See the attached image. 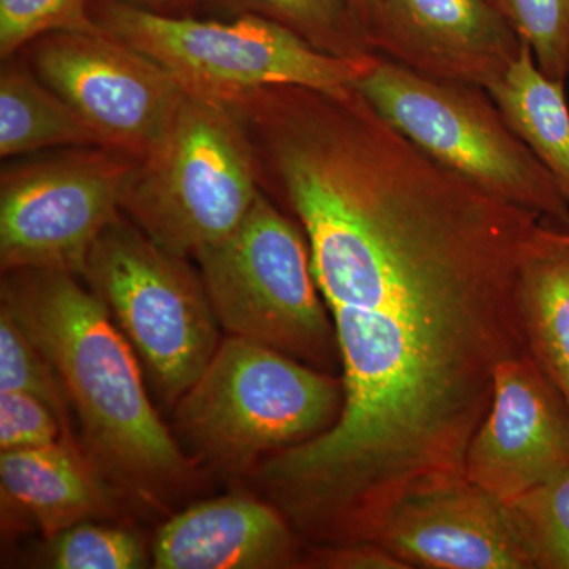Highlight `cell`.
<instances>
[{
	"label": "cell",
	"instance_id": "6da1fadb",
	"mask_svg": "<svg viewBox=\"0 0 569 569\" xmlns=\"http://www.w3.org/2000/svg\"><path fill=\"white\" fill-rule=\"evenodd\" d=\"M70 272H3L2 306L61 377L81 443L126 496L162 507L198 478V463L164 426L140 359L110 310Z\"/></svg>",
	"mask_w": 569,
	"mask_h": 569
},
{
	"label": "cell",
	"instance_id": "7a4b0ae2",
	"mask_svg": "<svg viewBox=\"0 0 569 569\" xmlns=\"http://www.w3.org/2000/svg\"><path fill=\"white\" fill-rule=\"evenodd\" d=\"M343 395L342 377L228 336L173 407L174 437L194 462L249 477L269 456L335 425Z\"/></svg>",
	"mask_w": 569,
	"mask_h": 569
},
{
	"label": "cell",
	"instance_id": "3957f363",
	"mask_svg": "<svg viewBox=\"0 0 569 569\" xmlns=\"http://www.w3.org/2000/svg\"><path fill=\"white\" fill-rule=\"evenodd\" d=\"M260 193L252 148L233 111L186 89L162 138L137 160L121 209L157 246L194 258L234 233Z\"/></svg>",
	"mask_w": 569,
	"mask_h": 569
},
{
	"label": "cell",
	"instance_id": "277c9868",
	"mask_svg": "<svg viewBox=\"0 0 569 569\" xmlns=\"http://www.w3.org/2000/svg\"><path fill=\"white\" fill-rule=\"evenodd\" d=\"M89 13L100 31L144 52L187 91L217 100L268 86L342 92L378 61V54H326L254 14L162 17L119 0H89Z\"/></svg>",
	"mask_w": 569,
	"mask_h": 569
},
{
	"label": "cell",
	"instance_id": "5b68a950",
	"mask_svg": "<svg viewBox=\"0 0 569 569\" xmlns=\"http://www.w3.org/2000/svg\"><path fill=\"white\" fill-rule=\"evenodd\" d=\"M373 110L441 167L498 200L569 230L552 174L505 121L486 89L438 80L378 56L356 82Z\"/></svg>",
	"mask_w": 569,
	"mask_h": 569
},
{
	"label": "cell",
	"instance_id": "8992f818",
	"mask_svg": "<svg viewBox=\"0 0 569 569\" xmlns=\"http://www.w3.org/2000/svg\"><path fill=\"white\" fill-rule=\"evenodd\" d=\"M194 260L228 336L274 348L323 372L340 365L307 236L263 190L241 227Z\"/></svg>",
	"mask_w": 569,
	"mask_h": 569
},
{
	"label": "cell",
	"instance_id": "52a82bcc",
	"mask_svg": "<svg viewBox=\"0 0 569 569\" xmlns=\"http://www.w3.org/2000/svg\"><path fill=\"white\" fill-rule=\"evenodd\" d=\"M82 277L129 340L153 395L174 407L222 342L200 271L119 216L97 239Z\"/></svg>",
	"mask_w": 569,
	"mask_h": 569
},
{
	"label": "cell",
	"instance_id": "ba28073f",
	"mask_svg": "<svg viewBox=\"0 0 569 569\" xmlns=\"http://www.w3.org/2000/svg\"><path fill=\"white\" fill-rule=\"evenodd\" d=\"M137 159L88 146L58 149L3 167L0 268L84 274L89 253L121 216Z\"/></svg>",
	"mask_w": 569,
	"mask_h": 569
},
{
	"label": "cell",
	"instance_id": "9c48e42d",
	"mask_svg": "<svg viewBox=\"0 0 569 569\" xmlns=\"http://www.w3.org/2000/svg\"><path fill=\"white\" fill-rule=\"evenodd\" d=\"M22 51L103 148L137 160L162 138L186 93L164 67L103 31L51 32Z\"/></svg>",
	"mask_w": 569,
	"mask_h": 569
},
{
	"label": "cell",
	"instance_id": "30bf717a",
	"mask_svg": "<svg viewBox=\"0 0 569 569\" xmlns=\"http://www.w3.org/2000/svg\"><path fill=\"white\" fill-rule=\"evenodd\" d=\"M569 467V411L533 356L497 367L493 400L466 458V477L503 501Z\"/></svg>",
	"mask_w": 569,
	"mask_h": 569
},
{
	"label": "cell",
	"instance_id": "8fae6325",
	"mask_svg": "<svg viewBox=\"0 0 569 569\" xmlns=\"http://www.w3.org/2000/svg\"><path fill=\"white\" fill-rule=\"evenodd\" d=\"M377 545L408 567L535 569L507 501L467 477L399 501L385 519Z\"/></svg>",
	"mask_w": 569,
	"mask_h": 569
},
{
	"label": "cell",
	"instance_id": "7c38bea8",
	"mask_svg": "<svg viewBox=\"0 0 569 569\" xmlns=\"http://www.w3.org/2000/svg\"><path fill=\"white\" fill-rule=\"evenodd\" d=\"M370 44L426 77L488 91L523 41L490 0H381Z\"/></svg>",
	"mask_w": 569,
	"mask_h": 569
},
{
	"label": "cell",
	"instance_id": "4fadbf2b",
	"mask_svg": "<svg viewBox=\"0 0 569 569\" xmlns=\"http://www.w3.org/2000/svg\"><path fill=\"white\" fill-rule=\"evenodd\" d=\"M296 531L272 503L227 496L183 509L157 531L159 569H266L293 563Z\"/></svg>",
	"mask_w": 569,
	"mask_h": 569
},
{
	"label": "cell",
	"instance_id": "5bb4252c",
	"mask_svg": "<svg viewBox=\"0 0 569 569\" xmlns=\"http://www.w3.org/2000/svg\"><path fill=\"white\" fill-rule=\"evenodd\" d=\"M0 486L3 503L24 512L47 539L81 522L114 518L123 493L74 436L0 452Z\"/></svg>",
	"mask_w": 569,
	"mask_h": 569
},
{
	"label": "cell",
	"instance_id": "9a60e30c",
	"mask_svg": "<svg viewBox=\"0 0 569 569\" xmlns=\"http://www.w3.org/2000/svg\"><path fill=\"white\" fill-rule=\"evenodd\" d=\"M522 310L530 353L569 411V230H539L523 266Z\"/></svg>",
	"mask_w": 569,
	"mask_h": 569
},
{
	"label": "cell",
	"instance_id": "2e32d148",
	"mask_svg": "<svg viewBox=\"0 0 569 569\" xmlns=\"http://www.w3.org/2000/svg\"><path fill=\"white\" fill-rule=\"evenodd\" d=\"M505 121L552 174L569 204V104L565 82L539 69L523 43L503 77L490 86Z\"/></svg>",
	"mask_w": 569,
	"mask_h": 569
},
{
	"label": "cell",
	"instance_id": "e0dca14e",
	"mask_svg": "<svg viewBox=\"0 0 569 569\" xmlns=\"http://www.w3.org/2000/svg\"><path fill=\"white\" fill-rule=\"evenodd\" d=\"M100 146L88 122L17 59L0 73V156L26 157L52 149Z\"/></svg>",
	"mask_w": 569,
	"mask_h": 569
},
{
	"label": "cell",
	"instance_id": "ac0fdd59",
	"mask_svg": "<svg viewBox=\"0 0 569 569\" xmlns=\"http://www.w3.org/2000/svg\"><path fill=\"white\" fill-rule=\"evenodd\" d=\"M227 14H254L316 50L340 58L377 54L350 0H204Z\"/></svg>",
	"mask_w": 569,
	"mask_h": 569
},
{
	"label": "cell",
	"instance_id": "d6986e66",
	"mask_svg": "<svg viewBox=\"0 0 569 569\" xmlns=\"http://www.w3.org/2000/svg\"><path fill=\"white\" fill-rule=\"evenodd\" d=\"M507 503L535 568L569 569V467Z\"/></svg>",
	"mask_w": 569,
	"mask_h": 569
},
{
	"label": "cell",
	"instance_id": "ffe728a7",
	"mask_svg": "<svg viewBox=\"0 0 569 569\" xmlns=\"http://www.w3.org/2000/svg\"><path fill=\"white\" fill-rule=\"evenodd\" d=\"M26 392L43 400L71 429L69 396L58 370L7 307H0V392Z\"/></svg>",
	"mask_w": 569,
	"mask_h": 569
},
{
	"label": "cell",
	"instance_id": "44dd1931",
	"mask_svg": "<svg viewBox=\"0 0 569 569\" xmlns=\"http://www.w3.org/2000/svg\"><path fill=\"white\" fill-rule=\"evenodd\" d=\"M149 561L134 531L89 520L48 538L44 563L58 569H140Z\"/></svg>",
	"mask_w": 569,
	"mask_h": 569
},
{
	"label": "cell",
	"instance_id": "7402d4cb",
	"mask_svg": "<svg viewBox=\"0 0 569 569\" xmlns=\"http://www.w3.org/2000/svg\"><path fill=\"white\" fill-rule=\"evenodd\" d=\"M51 32H102L89 0H0V56L13 58Z\"/></svg>",
	"mask_w": 569,
	"mask_h": 569
},
{
	"label": "cell",
	"instance_id": "603a6c76",
	"mask_svg": "<svg viewBox=\"0 0 569 569\" xmlns=\"http://www.w3.org/2000/svg\"><path fill=\"white\" fill-rule=\"evenodd\" d=\"M520 40L549 78L569 77V0H500Z\"/></svg>",
	"mask_w": 569,
	"mask_h": 569
},
{
	"label": "cell",
	"instance_id": "cb8c5ba5",
	"mask_svg": "<svg viewBox=\"0 0 569 569\" xmlns=\"http://www.w3.org/2000/svg\"><path fill=\"white\" fill-rule=\"evenodd\" d=\"M73 430L43 400L26 392H0V452L50 447Z\"/></svg>",
	"mask_w": 569,
	"mask_h": 569
},
{
	"label": "cell",
	"instance_id": "d4e9b609",
	"mask_svg": "<svg viewBox=\"0 0 569 569\" xmlns=\"http://www.w3.org/2000/svg\"><path fill=\"white\" fill-rule=\"evenodd\" d=\"M312 557L305 560L306 567L336 569H400L410 568L391 550L376 542L359 545L325 546L313 549Z\"/></svg>",
	"mask_w": 569,
	"mask_h": 569
},
{
	"label": "cell",
	"instance_id": "484cf974",
	"mask_svg": "<svg viewBox=\"0 0 569 569\" xmlns=\"http://www.w3.org/2000/svg\"><path fill=\"white\" fill-rule=\"evenodd\" d=\"M126 6L162 17H189L194 14L204 0H119Z\"/></svg>",
	"mask_w": 569,
	"mask_h": 569
},
{
	"label": "cell",
	"instance_id": "4316f807",
	"mask_svg": "<svg viewBox=\"0 0 569 569\" xmlns=\"http://www.w3.org/2000/svg\"><path fill=\"white\" fill-rule=\"evenodd\" d=\"M356 17L359 18L361 24L365 26L367 37L372 36L378 13H380L381 0H350Z\"/></svg>",
	"mask_w": 569,
	"mask_h": 569
},
{
	"label": "cell",
	"instance_id": "83f0119b",
	"mask_svg": "<svg viewBox=\"0 0 569 569\" xmlns=\"http://www.w3.org/2000/svg\"><path fill=\"white\" fill-rule=\"evenodd\" d=\"M490 2H493L496 6L500 7V0H490Z\"/></svg>",
	"mask_w": 569,
	"mask_h": 569
}]
</instances>
